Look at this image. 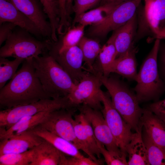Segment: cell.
I'll use <instances>...</instances> for the list:
<instances>
[{"instance_id": "6da1fadb", "label": "cell", "mask_w": 165, "mask_h": 165, "mask_svg": "<svg viewBox=\"0 0 165 165\" xmlns=\"http://www.w3.org/2000/svg\"><path fill=\"white\" fill-rule=\"evenodd\" d=\"M33 57L24 60L15 76L0 89L1 108L6 109L52 99L36 75Z\"/></svg>"}, {"instance_id": "7a4b0ae2", "label": "cell", "mask_w": 165, "mask_h": 165, "mask_svg": "<svg viewBox=\"0 0 165 165\" xmlns=\"http://www.w3.org/2000/svg\"><path fill=\"white\" fill-rule=\"evenodd\" d=\"M36 76L44 91L52 99L67 96L76 84L48 53L33 58Z\"/></svg>"}, {"instance_id": "3957f363", "label": "cell", "mask_w": 165, "mask_h": 165, "mask_svg": "<svg viewBox=\"0 0 165 165\" xmlns=\"http://www.w3.org/2000/svg\"><path fill=\"white\" fill-rule=\"evenodd\" d=\"M100 78L114 108L132 130L136 131L143 109L140 106L135 93L116 76L101 75Z\"/></svg>"}, {"instance_id": "277c9868", "label": "cell", "mask_w": 165, "mask_h": 165, "mask_svg": "<svg viewBox=\"0 0 165 165\" xmlns=\"http://www.w3.org/2000/svg\"><path fill=\"white\" fill-rule=\"evenodd\" d=\"M160 40L156 39L138 73L134 90L139 102L158 101L165 92V84L160 76L158 66Z\"/></svg>"}, {"instance_id": "5b68a950", "label": "cell", "mask_w": 165, "mask_h": 165, "mask_svg": "<svg viewBox=\"0 0 165 165\" xmlns=\"http://www.w3.org/2000/svg\"><path fill=\"white\" fill-rule=\"evenodd\" d=\"M52 41L40 39L16 27L0 49V57L25 60L48 53Z\"/></svg>"}, {"instance_id": "8992f818", "label": "cell", "mask_w": 165, "mask_h": 165, "mask_svg": "<svg viewBox=\"0 0 165 165\" xmlns=\"http://www.w3.org/2000/svg\"><path fill=\"white\" fill-rule=\"evenodd\" d=\"M144 8L138 11L136 42L150 35L161 40L165 35V0H145Z\"/></svg>"}, {"instance_id": "52a82bcc", "label": "cell", "mask_w": 165, "mask_h": 165, "mask_svg": "<svg viewBox=\"0 0 165 165\" xmlns=\"http://www.w3.org/2000/svg\"><path fill=\"white\" fill-rule=\"evenodd\" d=\"M74 107L67 96L55 99H46L28 104L18 106L0 112V130H6L22 118L45 111Z\"/></svg>"}, {"instance_id": "ba28073f", "label": "cell", "mask_w": 165, "mask_h": 165, "mask_svg": "<svg viewBox=\"0 0 165 165\" xmlns=\"http://www.w3.org/2000/svg\"><path fill=\"white\" fill-rule=\"evenodd\" d=\"M100 76L87 72L76 84L67 96L73 106L76 107L82 104L94 109L102 110Z\"/></svg>"}, {"instance_id": "9c48e42d", "label": "cell", "mask_w": 165, "mask_h": 165, "mask_svg": "<svg viewBox=\"0 0 165 165\" xmlns=\"http://www.w3.org/2000/svg\"><path fill=\"white\" fill-rule=\"evenodd\" d=\"M75 112V108L51 111L38 126L68 140L84 152L82 146L76 137L72 123Z\"/></svg>"}, {"instance_id": "30bf717a", "label": "cell", "mask_w": 165, "mask_h": 165, "mask_svg": "<svg viewBox=\"0 0 165 165\" xmlns=\"http://www.w3.org/2000/svg\"><path fill=\"white\" fill-rule=\"evenodd\" d=\"M101 96L103 105L101 112L105 120L119 147L122 152L127 153L126 146L133 134L131 127L114 108L108 93L101 90Z\"/></svg>"}, {"instance_id": "8fae6325", "label": "cell", "mask_w": 165, "mask_h": 165, "mask_svg": "<svg viewBox=\"0 0 165 165\" xmlns=\"http://www.w3.org/2000/svg\"><path fill=\"white\" fill-rule=\"evenodd\" d=\"M142 1L130 0L116 6L102 22L91 26L89 30L90 35L104 37L124 24L136 13Z\"/></svg>"}, {"instance_id": "7c38bea8", "label": "cell", "mask_w": 165, "mask_h": 165, "mask_svg": "<svg viewBox=\"0 0 165 165\" xmlns=\"http://www.w3.org/2000/svg\"><path fill=\"white\" fill-rule=\"evenodd\" d=\"M79 109L90 123L95 138L98 142L109 151L119 153L124 152L118 146L100 110L94 109L85 105L79 107Z\"/></svg>"}, {"instance_id": "4fadbf2b", "label": "cell", "mask_w": 165, "mask_h": 165, "mask_svg": "<svg viewBox=\"0 0 165 165\" xmlns=\"http://www.w3.org/2000/svg\"><path fill=\"white\" fill-rule=\"evenodd\" d=\"M10 0L19 10L35 23L43 38L51 40V25L42 6L38 0Z\"/></svg>"}, {"instance_id": "5bb4252c", "label": "cell", "mask_w": 165, "mask_h": 165, "mask_svg": "<svg viewBox=\"0 0 165 165\" xmlns=\"http://www.w3.org/2000/svg\"><path fill=\"white\" fill-rule=\"evenodd\" d=\"M50 55L55 59L76 84L87 73L83 71V55L78 46L71 47L60 53Z\"/></svg>"}, {"instance_id": "9a60e30c", "label": "cell", "mask_w": 165, "mask_h": 165, "mask_svg": "<svg viewBox=\"0 0 165 165\" xmlns=\"http://www.w3.org/2000/svg\"><path fill=\"white\" fill-rule=\"evenodd\" d=\"M4 22L13 23L40 39L43 38L35 23L19 10L10 0H0V24Z\"/></svg>"}, {"instance_id": "2e32d148", "label": "cell", "mask_w": 165, "mask_h": 165, "mask_svg": "<svg viewBox=\"0 0 165 165\" xmlns=\"http://www.w3.org/2000/svg\"><path fill=\"white\" fill-rule=\"evenodd\" d=\"M45 140L31 130L0 140V156L25 152L34 148Z\"/></svg>"}, {"instance_id": "e0dca14e", "label": "cell", "mask_w": 165, "mask_h": 165, "mask_svg": "<svg viewBox=\"0 0 165 165\" xmlns=\"http://www.w3.org/2000/svg\"><path fill=\"white\" fill-rule=\"evenodd\" d=\"M138 28L137 13L124 24L114 31L111 36L116 46L117 57L121 56L134 47V39Z\"/></svg>"}, {"instance_id": "ac0fdd59", "label": "cell", "mask_w": 165, "mask_h": 165, "mask_svg": "<svg viewBox=\"0 0 165 165\" xmlns=\"http://www.w3.org/2000/svg\"><path fill=\"white\" fill-rule=\"evenodd\" d=\"M139 122L152 142L165 151V123L148 108L143 109Z\"/></svg>"}, {"instance_id": "d6986e66", "label": "cell", "mask_w": 165, "mask_h": 165, "mask_svg": "<svg viewBox=\"0 0 165 165\" xmlns=\"http://www.w3.org/2000/svg\"><path fill=\"white\" fill-rule=\"evenodd\" d=\"M142 125L139 122L138 130L133 133L126 147L128 165H149L147 151L142 135Z\"/></svg>"}, {"instance_id": "ffe728a7", "label": "cell", "mask_w": 165, "mask_h": 165, "mask_svg": "<svg viewBox=\"0 0 165 165\" xmlns=\"http://www.w3.org/2000/svg\"><path fill=\"white\" fill-rule=\"evenodd\" d=\"M135 47L124 54L116 58L111 66L109 73L117 74L127 80L136 81L138 73Z\"/></svg>"}, {"instance_id": "44dd1931", "label": "cell", "mask_w": 165, "mask_h": 165, "mask_svg": "<svg viewBox=\"0 0 165 165\" xmlns=\"http://www.w3.org/2000/svg\"><path fill=\"white\" fill-rule=\"evenodd\" d=\"M85 26L81 24L69 27L63 34L60 35L59 41H52L48 52L50 55L60 53L66 50L78 45L84 36Z\"/></svg>"}, {"instance_id": "7402d4cb", "label": "cell", "mask_w": 165, "mask_h": 165, "mask_svg": "<svg viewBox=\"0 0 165 165\" xmlns=\"http://www.w3.org/2000/svg\"><path fill=\"white\" fill-rule=\"evenodd\" d=\"M51 112L45 111L24 117L8 129L0 130V140L31 130L40 124Z\"/></svg>"}, {"instance_id": "603a6c76", "label": "cell", "mask_w": 165, "mask_h": 165, "mask_svg": "<svg viewBox=\"0 0 165 165\" xmlns=\"http://www.w3.org/2000/svg\"><path fill=\"white\" fill-rule=\"evenodd\" d=\"M31 130L35 134L52 145L65 155L72 157L84 156L79 149L72 143L41 127L37 126Z\"/></svg>"}, {"instance_id": "cb8c5ba5", "label": "cell", "mask_w": 165, "mask_h": 165, "mask_svg": "<svg viewBox=\"0 0 165 165\" xmlns=\"http://www.w3.org/2000/svg\"><path fill=\"white\" fill-rule=\"evenodd\" d=\"M117 53L113 39L110 37L101 47L97 61L94 65L93 73L104 76L110 75V69L117 57Z\"/></svg>"}, {"instance_id": "d4e9b609", "label": "cell", "mask_w": 165, "mask_h": 165, "mask_svg": "<svg viewBox=\"0 0 165 165\" xmlns=\"http://www.w3.org/2000/svg\"><path fill=\"white\" fill-rule=\"evenodd\" d=\"M33 160L31 165H59L62 152L45 140L34 148Z\"/></svg>"}, {"instance_id": "484cf974", "label": "cell", "mask_w": 165, "mask_h": 165, "mask_svg": "<svg viewBox=\"0 0 165 165\" xmlns=\"http://www.w3.org/2000/svg\"><path fill=\"white\" fill-rule=\"evenodd\" d=\"M116 6L109 5L100 6L75 17L74 23L85 27L99 24L105 20Z\"/></svg>"}, {"instance_id": "4316f807", "label": "cell", "mask_w": 165, "mask_h": 165, "mask_svg": "<svg viewBox=\"0 0 165 165\" xmlns=\"http://www.w3.org/2000/svg\"><path fill=\"white\" fill-rule=\"evenodd\" d=\"M78 46L81 49L83 55V61L87 67L86 70L93 73L94 65L101 47L97 41L83 36Z\"/></svg>"}, {"instance_id": "83f0119b", "label": "cell", "mask_w": 165, "mask_h": 165, "mask_svg": "<svg viewBox=\"0 0 165 165\" xmlns=\"http://www.w3.org/2000/svg\"><path fill=\"white\" fill-rule=\"evenodd\" d=\"M47 16L51 29V39L57 40V34L59 26L60 12L58 0H38Z\"/></svg>"}, {"instance_id": "f1b7e54d", "label": "cell", "mask_w": 165, "mask_h": 165, "mask_svg": "<svg viewBox=\"0 0 165 165\" xmlns=\"http://www.w3.org/2000/svg\"><path fill=\"white\" fill-rule=\"evenodd\" d=\"M24 60L16 58L11 61L6 58L0 57V89L15 76L18 66Z\"/></svg>"}, {"instance_id": "f546056e", "label": "cell", "mask_w": 165, "mask_h": 165, "mask_svg": "<svg viewBox=\"0 0 165 165\" xmlns=\"http://www.w3.org/2000/svg\"><path fill=\"white\" fill-rule=\"evenodd\" d=\"M142 134L149 165H165V151L155 144L144 132Z\"/></svg>"}, {"instance_id": "4dcf8cb0", "label": "cell", "mask_w": 165, "mask_h": 165, "mask_svg": "<svg viewBox=\"0 0 165 165\" xmlns=\"http://www.w3.org/2000/svg\"><path fill=\"white\" fill-rule=\"evenodd\" d=\"M34 148L25 152L0 156V165H31L34 155Z\"/></svg>"}, {"instance_id": "1f68e13d", "label": "cell", "mask_w": 165, "mask_h": 165, "mask_svg": "<svg viewBox=\"0 0 165 165\" xmlns=\"http://www.w3.org/2000/svg\"><path fill=\"white\" fill-rule=\"evenodd\" d=\"M78 115L84 127L86 134L89 151L93 156L95 157L97 156L100 159L101 154L97 144V139L90 123L82 112H80Z\"/></svg>"}, {"instance_id": "d6a6232c", "label": "cell", "mask_w": 165, "mask_h": 165, "mask_svg": "<svg viewBox=\"0 0 165 165\" xmlns=\"http://www.w3.org/2000/svg\"><path fill=\"white\" fill-rule=\"evenodd\" d=\"M100 152L103 156L105 162L108 165H128L126 153H119L107 150L97 140Z\"/></svg>"}, {"instance_id": "836d02e7", "label": "cell", "mask_w": 165, "mask_h": 165, "mask_svg": "<svg viewBox=\"0 0 165 165\" xmlns=\"http://www.w3.org/2000/svg\"><path fill=\"white\" fill-rule=\"evenodd\" d=\"M75 133L76 137L79 142L82 146L84 149V152L89 157L94 160L97 161L96 157L93 156L89 151L88 147V141L84 127L78 115L74 116L72 120Z\"/></svg>"}, {"instance_id": "e575fe53", "label": "cell", "mask_w": 165, "mask_h": 165, "mask_svg": "<svg viewBox=\"0 0 165 165\" xmlns=\"http://www.w3.org/2000/svg\"><path fill=\"white\" fill-rule=\"evenodd\" d=\"M99 159L95 161L90 157H67L61 153L59 165H103L104 161Z\"/></svg>"}, {"instance_id": "d590c367", "label": "cell", "mask_w": 165, "mask_h": 165, "mask_svg": "<svg viewBox=\"0 0 165 165\" xmlns=\"http://www.w3.org/2000/svg\"><path fill=\"white\" fill-rule=\"evenodd\" d=\"M102 0H74L73 11L75 14V17L87 11L99 4Z\"/></svg>"}, {"instance_id": "8d00e7d4", "label": "cell", "mask_w": 165, "mask_h": 165, "mask_svg": "<svg viewBox=\"0 0 165 165\" xmlns=\"http://www.w3.org/2000/svg\"><path fill=\"white\" fill-rule=\"evenodd\" d=\"M160 76L165 84V42L160 40L157 57Z\"/></svg>"}, {"instance_id": "74e56055", "label": "cell", "mask_w": 165, "mask_h": 165, "mask_svg": "<svg viewBox=\"0 0 165 165\" xmlns=\"http://www.w3.org/2000/svg\"><path fill=\"white\" fill-rule=\"evenodd\" d=\"M147 108L165 123V98L154 101Z\"/></svg>"}, {"instance_id": "f35d334b", "label": "cell", "mask_w": 165, "mask_h": 165, "mask_svg": "<svg viewBox=\"0 0 165 165\" xmlns=\"http://www.w3.org/2000/svg\"><path fill=\"white\" fill-rule=\"evenodd\" d=\"M16 26L9 22L0 24V46L6 40Z\"/></svg>"}, {"instance_id": "ab89813d", "label": "cell", "mask_w": 165, "mask_h": 165, "mask_svg": "<svg viewBox=\"0 0 165 165\" xmlns=\"http://www.w3.org/2000/svg\"><path fill=\"white\" fill-rule=\"evenodd\" d=\"M129 0H102L100 6L109 5L115 6Z\"/></svg>"}, {"instance_id": "60d3db41", "label": "cell", "mask_w": 165, "mask_h": 165, "mask_svg": "<svg viewBox=\"0 0 165 165\" xmlns=\"http://www.w3.org/2000/svg\"><path fill=\"white\" fill-rule=\"evenodd\" d=\"M60 14L61 16H64L67 14V11L65 3L64 0H58Z\"/></svg>"}, {"instance_id": "b9f144b4", "label": "cell", "mask_w": 165, "mask_h": 165, "mask_svg": "<svg viewBox=\"0 0 165 165\" xmlns=\"http://www.w3.org/2000/svg\"><path fill=\"white\" fill-rule=\"evenodd\" d=\"M64 1L66 4L68 15L70 16V14L73 11L72 0H64Z\"/></svg>"}]
</instances>
